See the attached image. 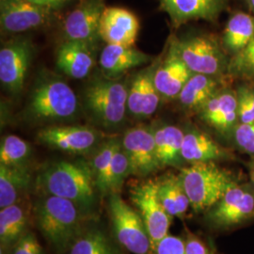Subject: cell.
Masks as SVG:
<instances>
[{
    "instance_id": "1",
    "label": "cell",
    "mask_w": 254,
    "mask_h": 254,
    "mask_svg": "<svg viewBox=\"0 0 254 254\" xmlns=\"http://www.w3.org/2000/svg\"><path fill=\"white\" fill-rule=\"evenodd\" d=\"M83 214L73 201L49 194L37 200L33 207L37 227L59 254L67 253L84 231Z\"/></svg>"
},
{
    "instance_id": "2",
    "label": "cell",
    "mask_w": 254,
    "mask_h": 254,
    "mask_svg": "<svg viewBox=\"0 0 254 254\" xmlns=\"http://www.w3.org/2000/svg\"><path fill=\"white\" fill-rule=\"evenodd\" d=\"M38 183L46 194L71 200L84 213L95 204L97 187L90 165L56 162L39 175Z\"/></svg>"
},
{
    "instance_id": "3",
    "label": "cell",
    "mask_w": 254,
    "mask_h": 254,
    "mask_svg": "<svg viewBox=\"0 0 254 254\" xmlns=\"http://www.w3.org/2000/svg\"><path fill=\"white\" fill-rule=\"evenodd\" d=\"M179 176L196 212L210 210L236 183L231 173L213 161L191 164L182 169Z\"/></svg>"
},
{
    "instance_id": "4",
    "label": "cell",
    "mask_w": 254,
    "mask_h": 254,
    "mask_svg": "<svg viewBox=\"0 0 254 254\" xmlns=\"http://www.w3.org/2000/svg\"><path fill=\"white\" fill-rule=\"evenodd\" d=\"M109 209L120 245L133 254H154L144 222L136 208L129 205L120 193H112L109 195Z\"/></svg>"
},
{
    "instance_id": "5",
    "label": "cell",
    "mask_w": 254,
    "mask_h": 254,
    "mask_svg": "<svg viewBox=\"0 0 254 254\" xmlns=\"http://www.w3.org/2000/svg\"><path fill=\"white\" fill-rule=\"evenodd\" d=\"M77 99L71 87L62 80H50L39 85L29 103V112L40 120H64L76 112Z\"/></svg>"
},
{
    "instance_id": "6",
    "label": "cell",
    "mask_w": 254,
    "mask_h": 254,
    "mask_svg": "<svg viewBox=\"0 0 254 254\" xmlns=\"http://www.w3.org/2000/svg\"><path fill=\"white\" fill-rule=\"evenodd\" d=\"M127 87L117 81L93 82L85 91V102L91 113L108 127L121 124L127 113Z\"/></svg>"
},
{
    "instance_id": "7",
    "label": "cell",
    "mask_w": 254,
    "mask_h": 254,
    "mask_svg": "<svg viewBox=\"0 0 254 254\" xmlns=\"http://www.w3.org/2000/svg\"><path fill=\"white\" fill-rule=\"evenodd\" d=\"M130 199L142 218L154 250L155 245L169 235L173 218L158 198L156 180L133 186L130 190Z\"/></svg>"
},
{
    "instance_id": "8",
    "label": "cell",
    "mask_w": 254,
    "mask_h": 254,
    "mask_svg": "<svg viewBox=\"0 0 254 254\" xmlns=\"http://www.w3.org/2000/svg\"><path fill=\"white\" fill-rule=\"evenodd\" d=\"M254 218V189L233 184L223 197L209 210L210 222L216 228L230 229Z\"/></svg>"
},
{
    "instance_id": "9",
    "label": "cell",
    "mask_w": 254,
    "mask_h": 254,
    "mask_svg": "<svg viewBox=\"0 0 254 254\" xmlns=\"http://www.w3.org/2000/svg\"><path fill=\"white\" fill-rule=\"evenodd\" d=\"M173 47L192 73L215 76L223 70L224 55L218 44L208 37H190Z\"/></svg>"
},
{
    "instance_id": "10",
    "label": "cell",
    "mask_w": 254,
    "mask_h": 254,
    "mask_svg": "<svg viewBox=\"0 0 254 254\" xmlns=\"http://www.w3.org/2000/svg\"><path fill=\"white\" fill-rule=\"evenodd\" d=\"M122 148L129 159L131 174L144 177L161 169L152 127H136L127 130L122 139Z\"/></svg>"
},
{
    "instance_id": "11",
    "label": "cell",
    "mask_w": 254,
    "mask_h": 254,
    "mask_svg": "<svg viewBox=\"0 0 254 254\" xmlns=\"http://www.w3.org/2000/svg\"><path fill=\"white\" fill-rule=\"evenodd\" d=\"M32 58V46L26 39H17L0 50V81L9 92L23 90Z\"/></svg>"
},
{
    "instance_id": "12",
    "label": "cell",
    "mask_w": 254,
    "mask_h": 254,
    "mask_svg": "<svg viewBox=\"0 0 254 254\" xmlns=\"http://www.w3.org/2000/svg\"><path fill=\"white\" fill-rule=\"evenodd\" d=\"M52 9L28 0H0V23L4 31L20 33L42 27Z\"/></svg>"
},
{
    "instance_id": "13",
    "label": "cell",
    "mask_w": 254,
    "mask_h": 254,
    "mask_svg": "<svg viewBox=\"0 0 254 254\" xmlns=\"http://www.w3.org/2000/svg\"><path fill=\"white\" fill-rule=\"evenodd\" d=\"M104 6L102 0H86L66 17L64 34L66 40L80 41L93 45L98 39L101 16Z\"/></svg>"
},
{
    "instance_id": "14",
    "label": "cell",
    "mask_w": 254,
    "mask_h": 254,
    "mask_svg": "<svg viewBox=\"0 0 254 254\" xmlns=\"http://www.w3.org/2000/svg\"><path fill=\"white\" fill-rule=\"evenodd\" d=\"M37 137L48 147L72 154L88 153L98 140L96 131L86 127H46Z\"/></svg>"
},
{
    "instance_id": "15",
    "label": "cell",
    "mask_w": 254,
    "mask_h": 254,
    "mask_svg": "<svg viewBox=\"0 0 254 254\" xmlns=\"http://www.w3.org/2000/svg\"><path fill=\"white\" fill-rule=\"evenodd\" d=\"M138 29V20L130 10L119 7L104 9L99 35L107 45L134 46Z\"/></svg>"
},
{
    "instance_id": "16",
    "label": "cell",
    "mask_w": 254,
    "mask_h": 254,
    "mask_svg": "<svg viewBox=\"0 0 254 254\" xmlns=\"http://www.w3.org/2000/svg\"><path fill=\"white\" fill-rule=\"evenodd\" d=\"M200 117L221 134L234 132L238 125L236 92L218 91L199 110Z\"/></svg>"
},
{
    "instance_id": "17",
    "label": "cell",
    "mask_w": 254,
    "mask_h": 254,
    "mask_svg": "<svg viewBox=\"0 0 254 254\" xmlns=\"http://www.w3.org/2000/svg\"><path fill=\"white\" fill-rule=\"evenodd\" d=\"M193 73L173 46L168 58L154 71L155 88L165 98L178 97Z\"/></svg>"
},
{
    "instance_id": "18",
    "label": "cell",
    "mask_w": 254,
    "mask_h": 254,
    "mask_svg": "<svg viewBox=\"0 0 254 254\" xmlns=\"http://www.w3.org/2000/svg\"><path fill=\"white\" fill-rule=\"evenodd\" d=\"M91 47V45L85 42L66 40L58 49L57 67L74 79L88 76L94 64Z\"/></svg>"
},
{
    "instance_id": "19",
    "label": "cell",
    "mask_w": 254,
    "mask_h": 254,
    "mask_svg": "<svg viewBox=\"0 0 254 254\" xmlns=\"http://www.w3.org/2000/svg\"><path fill=\"white\" fill-rule=\"evenodd\" d=\"M154 73L152 69L138 73L128 90L127 110L137 118H148L158 108L160 94L154 85Z\"/></svg>"
},
{
    "instance_id": "20",
    "label": "cell",
    "mask_w": 254,
    "mask_h": 254,
    "mask_svg": "<svg viewBox=\"0 0 254 254\" xmlns=\"http://www.w3.org/2000/svg\"><path fill=\"white\" fill-rule=\"evenodd\" d=\"M224 0H160V6L179 27L195 19L213 20L223 8Z\"/></svg>"
},
{
    "instance_id": "21",
    "label": "cell",
    "mask_w": 254,
    "mask_h": 254,
    "mask_svg": "<svg viewBox=\"0 0 254 254\" xmlns=\"http://www.w3.org/2000/svg\"><path fill=\"white\" fill-rule=\"evenodd\" d=\"M33 209L26 199L0 210L1 247L12 246L28 232Z\"/></svg>"
},
{
    "instance_id": "22",
    "label": "cell",
    "mask_w": 254,
    "mask_h": 254,
    "mask_svg": "<svg viewBox=\"0 0 254 254\" xmlns=\"http://www.w3.org/2000/svg\"><path fill=\"white\" fill-rule=\"evenodd\" d=\"M182 156L189 163L216 162L226 159L230 154L211 136L198 130H191L184 135Z\"/></svg>"
},
{
    "instance_id": "23",
    "label": "cell",
    "mask_w": 254,
    "mask_h": 254,
    "mask_svg": "<svg viewBox=\"0 0 254 254\" xmlns=\"http://www.w3.org/2000/svg\"><path fill=\"white\" fill-rule=\"evenodd\" d=\"M150 60V56L134 46L107 45L101 53L99 64L109 77H115L147 64Z\"/></svg>"
},
{
    "instance_id": "24",
    "label": "cell",
    "mask_w": 254,
    "mask_h": 254,
    "mask_svg": "<svg viewBox=\"0 0 254 254\" xmlns=\"http://www.w3.org/2000/svg\"><path fill=\"white\" fill-rule=\"evenodd\" d=\"M31 176L26 168L0 165V209L26 199Z\"/></svg>"
},
{
    "instance_id": "25",
    "label": "cell",
    "mask_w": 254,
    "mask_h": 254,
    "mask_svg": "<svg viewBox=\"0 0 254 254\" xmlns=\"http://www.w3.org/2000/svg\"><path fill=\"white\" fill-rule=\"evenodd\" d=\"M185 133L179 127L165 126L154 130L155 152L160 167H178L184 161L182 145Z\"/></svg>"
},
{
    "instance_id": "26",
    "label": "cell",
    "mask_w": 254,
    "mask_h": 254,
    "mask_svg": "<svg viewBox=\"0 0 254 254\" xmlns=\"http://www.w3.org/2000/svg\"><path fill=\"white\" fill-rule=\"evenodd\" d=\"M157 183V194L165 210L172 217H182L190 206L179 175L169 173Z\"/></svg>"
},
{
    "instance_id": "27",
    "label": "cell",
    "mask_w": 254,
    "mask_h": 254,
    "mask_svg": "<svg viewBox=\"0 0 254 254\" xmlns=\"http://www.w3.org/2000/svg\"><path fill=\"white\" fill-rule=\"evenodd\" d=\"M218 91V82L214 76L193 73L178 97L184 108L199 111Z\"/></svg>"
},
{
    "instance_id": "28",
    "label": "cell",
    "mask_w": 254,
    "mask_h": 254,
    "mask_svg": "<svg viewBox=\"0 0 254 254\" xmlns=\"http://www.w3.org/2000/svg\"><path fill=\"white\" fill-rule=\"evenodd\" d=\"M254 39V18L238 12L228 21L224 30V45L229 50L238 53Z\"/></svg>"
},
{
    "instance_id": "29",
    "label": "cell",
    "mask_w": 254,
    "mask_h": 254,
    "mask_svg": "<svg viewBox=\"0 0 254 254\" xmlns=\"http://www.w3.org/2000/svg\"><path fill=\"white\" fill-rule=\"evenodd\" d=\"M67 254H119V252L104 231L91 228L84 229Z\"/></svg>"
},
{
    "instance_id": "30",
    "label": "cell",
    "mask_w": 254,
    "mask_h": 254,
    "mask_svg": "<svg viewBox=\"0 0 254 254\" xmlns=\"http://www.w3.org/2000/svg\"><path fill=\"white\" fill-rule=\"evenodd\" d=\"M121 146L122 140L118 138H111L107 140L95 153L90 164L97 190L101 194H107V182L109 168L114 155Z\"/></svg>"
},
{
    "instance_id": "31",
    "label": "cell",
    "mask_w": 254,
    "mask_h": 254,
    "mask_svg": "<svg viewBox=\"0 0 254 254\" xmlns=\"http://www.w3.org/2000/svg\"><path fill=\"white\" fill-rule=\"evenodd\" d=\"M31 155V147L23 138L8 135L2 138L0 145V165L26 168Z\"/></svg>"
},
{
    "instance_id": "32",
    "label": "cell",
    "mask_w": 254,
    "mask_h": 254,
    "mask_svg": "<svg viewBox=\"0 0 254 254\" xmlns=\"http://www.w3.org/2000/svg\"><path fill=\"white\" fill-rule=\"evenodd\" d=\"M129 175H131L130 162L121 146L114 155L109 168L107 194L110 195L112 193H120L124 183Z\"/></svg>"
},
{
    "instance_id": "33",
    "label": "cell",
    "mask_w": 254,
    "mask_h": 254,
    "mask_svg": "<svg viewBox=\"0 0 254 254\" xmlns=\"http://www.w3.org/2000/svg\"><path fill=\"white\" fill-rule=\"evenodd\" d=\"M237 115L240 124L254 123V90L242 86L236 92Z\"/></svg>"
},
{
    "instance_id": "34",
    "label": "cell",
    "mask_w": 254,
    "mask_h": 254,
    "mask_svg": "<svg viewBox=\"0 0 254 254\" xmlns=\"http://www.w3.org/2000/svg\"><path fill=\"white\" fill-rule=\"evenodd\" d=\"M229 68L236 74L254 75V39L244 49L236 53Z\"/></svg>"
},
{
    "instance_id": "35",
    "label": "cell",
    "mask_w": 254,
    "mask_h": 254,
    "mask_svg": "<svg viewBox=\"0 0 254 254\" xmlns=\"http://www.w3.org/2000/svg\"><path fill=\"white\" fill-rule=\"evenodd\" d=\"M233 133L237 146L246 153L254 155V123H239Z\"/></svg>"
},
{
    "instance_id": "36",
    "label": "cell",
    "mask_w": 254,
    "mask_h": 254,
    "mask_svg": "<svg viewBox=\"0 0 254 254\" xmlns=\"http://www.w3.org/2000/svg\"><path fill=\"white\" fill-rule=\"evenodd\" d=\"M11 247L9 254H45V251L36 236L30 231L20 237Z\"/></svg>"
},
{
    "instance_id": "37",
    "label": "cell",
    "mask_w": 254,
    "mask_h": 254,
    "mask_svg": "<svg viewBox=\"0 0 254 254\" xmlns=\"http://www.w3.org/2000/svg\"><path fill=\"white\" fill-rule=\"evenodd\" d=\"M154 254H186L185 240L179 236L168 235L155 245Z\"/></svg>"
},
{
    "instance_id": "38",
    "label": "cell",
    "mask_w": 254,
    "mask_h": 254,
    "mask_svg": "<svg viewBox=\"0 0 254 254\" xmlns=\"http://www.w3.org/2000/svg\"><path fill=\"white\" fill-rule=\"evenodd\" d=\"M186 254H212L208 248L197 236L189 234L185 240Z\"/></svg>"
},
{
    "instance_id": "39",
    "label": "cell",
    "mask_w": 254,
    "mask_h": 254,
    "mask_svg": "<svg viewBox=\"0 0 254 254\" xmlns=\"http://www.w3.org/2000/svg\"><path fill=\"white\" fill-rule=\"evenodd\" d=\"M28 1L42 7L55 9L63 7L68 0H28Z\"/></svg>"
},
{
    "instance_id": "40",
    "label": "cell",
    "mask_w": 254,
    "mask_h": 254,
    "mask_svg": "<svg viewBox=\"0 0 254 254\" xmlns=\"http://www.w3.org/2000/svg\"><path fill=\"white\" fill-rule=\"evenodd\" d=\"M250 174H251V179L253 182V187L254 189V159L253 160V162L251 163V166H250Z\"/></svg>"
},
{
    "instance_id": "41",
    "label": "cell",
    "mask_w": 254,
    "mask_h": 254,
    "mask_svg": "<svg viewBox=\"0 0 254 254\" xmlns=\"http://www.w3.org/2000/svg\"><path fill=\"white\" fill-rule=\"evenodd\" d=\"M250 4H251V6H252V8L254 10V0H250Z\"/></svg>"
}]
</instances>
